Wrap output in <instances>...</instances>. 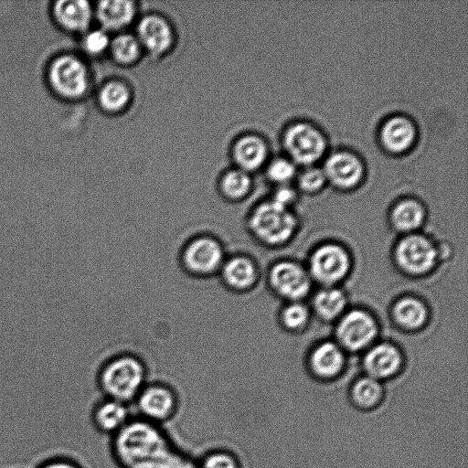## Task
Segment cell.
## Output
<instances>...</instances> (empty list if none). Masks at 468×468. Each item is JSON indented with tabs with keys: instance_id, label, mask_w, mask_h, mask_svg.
<instances>
[{
	"instance_id": "obj_1",
	"label": "cell",
	"mask_w": 468,
	"mask_h": 468,
	"mask_svg": "<svg viewBox=\"0 0 468 468\" xmlns=\"http://www.w3.org/2000/svg\"><path fill=\"white\" fill-rule=\"evenodd\" d=\"M115 450L126 468H171L176 462L160 431L143 421L125 424L118 431Z\"/></svg>"
},
{
	"instance_id": "obj_2",
	"label": "cell",
	"mask_w": 468,
	"mask_h": 468,
	"mask_svg": "<svg viewBox=\"0 0 468 468\" xmlns=\"http://www.w3.org/2000/svg\"><path fill=\"white\" fill-rule=\"evenodd\" d=\"M146 376L142 360L133 355H120L101 368V389L112 399L125 403L138 396Z\"/></svg>"
},
{
	"instance_id": "obj_3",
	"label": "cell",
	"mask_w": 468,
	"mask_h": 468,
	"mask_svg": "<svg viewBox=\"0 0 468 468\" xmlns=\"http://www.w3.org/2000/svg\"><path fill=\"white\" fill-rule=\"evenodd\" d=\"M297 220L288 207L271 199L254 207L250 215L249 229L257 240L269 246L288 241L295 232Z\"/></svg>"
},
{
	"instance_id": "obj_4",
	"label": "cell",
	"mask_w": 468,
	"mask_h": 468,
	"mask_svg": "<svg viewBox=\"0 0 468 468\" xmlns=\"http://www.w3.org/2000/svg\"><path fill=\"white\" fill-rule=\"evenodd\" d=\"M221 242L209 235L191 239L181 252V262L189 273L207 277L218 272L226 260Z\"/></svg>"
},
{
	"instance_id": "obj_5",
	"label": "cell",
	"mask_w": 468,
	"mask_h": 468,
	"mask_svg": "<svg viewBox=\"0 0 468 468\" xmlns=\"http://www.w3.org/2000/svg\"><path fill=\"white\" fill-rule=\"evenodd\" d=\"M351 260L348 252L335 243L317 247L309 258L307 271L323 287L335 286L349 272Z\"/></svg>"
},
{
	"instance_id": "obj_6",
	"label": "cell",
	"mask_w": 468,
	"mask_h": 468,
	"mask_svg": "<svg viewBox=\"0 0 468 468\" xmlns=\"http://www.w3.org/2000/svg\"><path fill=\"white\" fill-rule=\"evenodd\" d=\"M395 260L403 271L410 275H422L435 267L439 250L429 238L415 232L405 235L397 243Z\"/></svg>"
},
{
	"instance_id": "obj_7",
	"label": "cell",
	"mask_w": 468,
	"mask_h": 468,
	"mask_svg": "<svg viewBox=\"0 0 468 468\" xmlns=\"http://www.w3.org/2000/svg\"><path fill=\"white\" fill-rule=\"evenodd\" d=\"M337 344L351 352L368 348L378 335V324L365 310L352 309L345 312L336 325Z\"/></svg>"
},
{
	"instance_id": "obj_8",
	"label": "cell",
	"mask_w": 468,
	"mask_h": 468,
	"mask_svg": "<svg viewBox=\"0 0 468 468\" xmlns=\"http://www.w3.org/2000/svg\"><path fill=\"white\" fill-rule=\"evenodd\" d=\"M268 282L275 293L289 302L304 298L312 284L307 270L292 261L274 263L269 271Z\"/></svg>"
},
{
	"instance_id": "obj_9",
	"label": "cell",
	"mask_w": 468,
	"mask_h": 468,
	"mask_svg": "<svg viewBox=\"0 0 468 468\" xmlns=\"http://www.w3.org/2000/svg\"><path fill=\"white\" fill-rule=\"evenodd\" d=\"M283 142L290 155L303 164L318 159L325 149V138L321 131L307 122L290 125L284 133Z\"/></svg>"
},
{
	"instance_id": "obj_10",
	"label": "cell",
	"mask_w": 468,
	"mask_h": 468,
	"mask_svg": "<svg viewBox=\"0 0 468 468\" xmlns=\"http://www.w3.org/2000/svg\"><path fill=\"white\" fill-rule=\"evenodd\" d=\"M49 79L54 89L69 98L81 96L88 87V73L84 64L75 57L63 56L50 67Z\"/></svg>"
},
{
	"instance_id": "obj_11",
	"label": "cell",
	"mask_w": 468,
	"mask_h": 468,
	"mask_svg": "<svg viewBox=\"0 0 468 468\" xmlns=\"http://www.w3.org/2000/svg\"><path fill=\"white\" fill-rule=\"evenodd\" d=\"M401 365V353L390 343H378L369 346L363 359L366 375L381 382L399 373Z\"/></svg>"
},
{
	"instance_id": "obj_12",
	"label": "cell",
	"mask_w": 468,
	"mask_h": 468,
	"mask_svg": "<svg viewBox=\"0 0 468 468\" xmlns=\"http://www.w3.org/2000/svg\"><path fill=\"white\" fill-rule=\"evenodd\" d=\"M218 272L223 283L229 289L238 292L250 290L259 278L256 263L251 258L243 254L226 258Z\"/></svg>"
},
{
	"instance_id": "obj_13",
	"label": "cell",
	"mask_w": 468,
	"mask_h": 468,
	"mask_svg": "<svg viewBox=\"0 0 468 468\" xmlns=\"http://www.w3.org/2000/svg\"><path fill=\"white\" fill-rule=\"evenodd\" d=\"M344 349L335 342L317 345L310 354L309 368L320 380L328 381L342 373L346 364Z\"/></svg>"
},
{
	"instance_id": "obj_14",
	"label": "cell",
	"mask_w": 468,
	"mask_h": 468,
	"mask_svg": "<svg viewBox=\"0 0 468 468\" xmlns=\"http://www.w3.org/2000/svg\"><path fill=\"white\" fill-rule=\"evenodd\" d=\"M140 411L148 419L164 420L176 410V396L173 390L164 385L154 384L142 388L137 396Z\"/></svg>"
},
{
	"instance_id": "obj_15",
	"label": "cell",
	"mask_w": 468,
	"mask_h": 468,
	"mask_svg": "<svg viewBox=\"0 0 468 468\" xmlns=\"http://www.w3.org/2000/svg\"><path fill=\"white\" fill-rule=\"evenodd\" d=\"M324 172L338 186L350 187L361 179L363 165L356 154L339 151L326 159Z\"/></svg>"
},
{
	"instance_id": "obj_16",
	"label": "cell",
	"mask_w": 468,
	"mask_h": 468,
	"mask_svg": "<svg viewBox=\"0 0 468 468\" xmlns=\"http://www.w3.org/2000/svg\"><path fill=\"white\" fill-rule=\"evenodd\" d=\"M137 39L141 47L152 54H162L172 44L173 33L169 24L162 17L154 15L141 19L137 27Z\"/></svg>"
},
{
	"instance_id": "obj_17",
	"label": "cell",
	"mask_w": 468,
	"mask_h": 468,
	"mask_svg": "<svg viewBox=\"0 0 468 468\" xmlns=\"http://www.w3.org/2000/svg\"><path fill=\"white\" fill-rule=\"evenodd\" d=\"M351 403L362 410H373L384 401L386 391L381 381L369 376L356 378L348 389Z\"/></svg>"
},
{
	"instance_id": "obj_18",
	"label": "cell",
	"mask_w": 468,
	"mask_h": 468,
	"mask_svg": "<svg viewBox=\"0 0 468 468\" xmlns=\"http://www.w3.org/2000/svg\"><path fill=\"white\" fill-rule=\"evenodd\" d=\"M415 126L405 116H392L381 127V140L383 144L392 152L406 150L414 141Z\"/></svg>"
},
{
	"instance_id": "obj_19",
	"label": "cell",
	"mask_w": 468,
	"mask_h": 468,
	"mask_svg": "<svg viewBox=\"0 0 468 468\" xmlns=\"http://www.w3.org/2000/svg\"><path fill=\"white\" fill-rule=\"evenodd\" d=\"M395 323L405 330L421 328L428 318V309L424 303L416 297L405 296L396 301L392 307Z\"/></svg>"
},
{
	"instance_id": "obj_20",
	"label": "cell",
	"mask_w": 468,
	"mask_h": 468,
	"mask_svg": "<svg viewBox=\"0 0 468 468\" xmlns=\"http://www.w3.org/2000/svg\"><path fill=\"white\" fill-rule=\"evenodd\" d=\"M424 218L425 211L422 205L412 198L397 203L390 214L393 228L405 235L415 233L423 224Z\"/></svg>"
},
{
	"instance_id": "obj_21",
	"label": "cell",
	"mask_w": 468,
	"mask_h": 468,
	"mask_svg": "<svg viewBox=\"0 0 468 468\" xmlns=\"http://www.w3.org/2000/svg\"><path fill=\"white\" fill-rule=\"evenodd\" d=\"M135 14L134 4L126 0L101 1L97 6V16L107 30H117L126 27Z\"/></svg>"
},
{
	"instance_id": "obj_22",
	"label": "cell",
	"mask_w": 468,
	"mask_h": 468,
	"mask_svg": "<svg viewBox=\"0 0 468 468\" xmlns=\"http://www.w3.org/2000/svg\"><path fill=\"white\" fill-rule=\"evenodd\" d=\"M346 303V296L341 289L335 286L323 287L313 298V308L319 318L330 322L342 316Z\"/></svg>"
},
{
	"instance_id": "obj_23",
	"label": "cell",
	"mask_w": 468,
	"mask_h": 468,
	"mask_svg": "<svg viewBox=\"0 0 468 468\" xmlns=\"http://www.w3.org/2000/svg\"><path fill=\"white\" fill-rule=\"evenodd\" d=\"M54 12L58 22L71 30H84L91 18L90 5L84 0L58 1Z\"/></svg>"
},
{
	"instance_id": "obj_24",
	"label": "cell",
	"mask_w": 468,
	"mask_h": 468,
	"mask_svg": "<svg viewBox=\"0 0 468 468\" xmlns=\"http://www.w3.org/2000/svg\"><path fill=\"white\" fill-rule=\"evenodd\" d=\"M234 158L241 170H254L265 160L267 147L264 141L255 135H246L237 141Z\"/></svg>"
},
{
	"instance_id": "obj_25",
	"label": "cell",
	"mask_w": 468,
	"mask_h": 468,
	"mask_svg": "<svg viewBox=\"0 0 468 468\" xmlns=\"http://www.w3.org/2000/svg\"><path fill=\"white\" fill-rule=\"evenodd\" d=\"M128 418V410L123 402L109 399L101 402L94 411V421L103 431H119Z\"/></svg>"
},
{
	"instance_id": "obj_26",
	"label": "cell",
	"mask_w": 468,
	"mask_h": 468,
	"mask_svg": "<svg viewBox=\"0 0 468 468\" xmlns=\"http://www.w3.org/2000/svg\"><path fill=\"white\" fill-rule=\"evenodd\" d=\"M100 103L103 109L117 112L126 106L130 100L129 89L122 82H108L99 95Z\"/></svg>"
},
{
	"instance_id": "obj_27",
	"label": "cell",
	"mask_w": 468,
	"mask_h": 468,
	"mask_svg": "<svg viewBox=\"0 0 468 468\" xmlns=\"http://www.w3.org/2000/svg\"><path fill=\"white\" fill-rule=\"evenodd\" d=\"M250 178L241 169L228 172L221 180L220 187L224 196L229 199L244 197L250 188Z\"/></svg>"
},
{
	"instance_id": "obj_28",
	"label": "cell",
	"mask_w": 468,
	"mask_h": 468,
	"mask_svg": "<svg viewBox=\"0 0 468 468\" xmlns=\"http://www.w3.org/2000/svg\"><path fill=\"white\" fill-rule=\"evenodd\" d=\"M113 57L122 63H131L140 55L141 45L136 37L129 34L117 36L111 43Z\"/></svg>"
},
{
	"instance_id": "obj_29",
	"label": "cell",
	"mask_w": 468,
	"mask_h": 468,
	"mask_svg": "<svg viewBox=\"0 0 468 468\" xmlns=\"http://www.w3.org/2000/svg\"><path fill=\"white\" fill-rule=\"evenodd\" d=\"M308 308L300 301L289 302L281 311L280 320L287 330L299 331L309 322Z\"/></svg>"
},
{
	"instance_id": "obj_30",
	"label": "cell",
	"mask_w": 468,
	"mask_h": 468,
	"mask_svg": "<svg viewBox=\"0 0 468 468\" xmlns=\"http://www.w3.org/2000/svg\"><path fill=\"white\" fill-rule=\"evenodd\" d=\"M198 468H239L233 455L224 452L207 455Z\"/></svg>"
},
{
	"instance_id": "obj_31",
	"label": "cell",
	"mask_w": 468,
	"mask_h": 468,
	"mask_svg": "<svg viewBox=\"0 0 468 468\" xmlns=\"http://www.w3.org/2000/svg\"><path fill=\"white\" fill-rule=\"evenodd\" d=\"M295 168L292 163L280 158L274 160L268 168L269 177L279 183L289 180L294 174Z\"/></svg>"
},
{
	"instance_id": "obj_32",
	"label": "cell",
	"mask_w": 468,
	"mask_h": 468,
	"mask_svg": "<svg viewBox=\"0 0 468 468\" xmlns=\"http://www.w3.org/2000/svg\"><path fill=\"white\" fill-rule=\"evenodd\" d=\"M325 174L317 167L305 169L299 176L300 186L306 191H315L324 183Z\"/></svg>"
},
{
	"instance_id": "obj_33",
	"label": "cell",
	"mask_w": 468,
	"mask_h": 468,
	"mask_svg": "<svg viewBox=\"0 0 468 468\" xmlns=\"http://www.w3.org/2000/svg\"><path fill=\"white\" fill-rule=\"evenodd\" d=\"M109 45V37L104 30L91 31L84 39V47L91 54L101 53Z\"/></svg>"
},
{
	"instance_id": "obj_34",
	"label": "cell",
	"mask_w": 468,
	"mask_h": 468,
	"mask_svg": "<svg viewBox=\"0 0 468 468\" xmlns=\"http://www.w3.org/2000/svg\"><path fill=\"white\" fill-rule=\"evenodd\" d=\"M293 197L294 193L291 188L282 187L276 192L272 199L283 206L288 207Z\"/></svg>"
},
{
	"instance_id": "obj_35",
	"label": "cell",
	"mask_w": 468,
	"mask_h": 468,
	"mask_svg": "<svg viewBox=\"0 0 468 468\" xmlns=\"http://www.w3.org/2000/svg\"><path fill=\"white\" fill-rule=\"evenodd\" d=\"M42 468H78V467L70 463L58 461V462H53V463H48Z\"/></svg>"
},
{
	"instance_id": "obj_36",
	"label": "cell",
	"mask_w": 468,
	"mask_h": 468,
	"mask_svg": "<svg viewBox=\"0 0 468 468\" xmlns=\"http://www.w3.org/2000/svg\"><path fill=\"white\" fill-rule=\"evenodd\" d=\"M451 408H461V407H451ZM431 409H441V408H431Z\"/></svg>"
}]
</instances>
